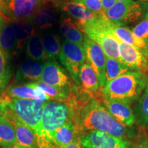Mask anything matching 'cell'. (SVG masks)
<instances>
[{
	"label": "cell",
	"mask_w": 148,
	"mask_h": 148,
	"mask_svg": "<svg viewBox=\"0 0 148 148\" xmlns=\"http://www.w3.org/2000/svg\"><path fill=\"white\" fill-rule=\"evenodd\" d=\"M73 120L78 130L84 132L100 131L126 140L132 135L129 127L118 121L95 99H91L83 106Z\"/></svg>",
	"instance_id": "obj_1"
},
{
	"label": "cell",
	"mask_w": 148,
	"mask_h": 148,
	"mask_svg": "<svg viewBox=\"0 0 148 148\" xmlns=\"http://www.w3.org/2000/svg\"><path fill=\"white\" fill-rule=\"evenodd\" d=\"M146 74L130 71L107 82L101 88L103 99L124 101L130 103L137 99L147 84Z\"/></svg>",
	"instance_id": "obj_2"
},
{
	"label": "cell",
	"mask_w": 148,
	"mask_h": 148,
	"mask_svg": "<svg viewBox=\"0 0 148 148\" xmlns=\"http://www.w3.org/2000/svg\"><path fill=\"white\" fill-rule=\"evenodd\" d=\"M109 22L110 20L103 13L79 28L88 38L100 46L107 58L115 59L119 62L120 42L109 30Z\"/></svg>",
	"instance_id": "obj_3"
},
{
	"label": "cell",
	"mask_w": 148,
	"mask_h": 148,
	"mask_svg": "<svg viewBox=\"0 0 148 148\" xmlns=\"http://www.w3.org/2000/svg\"><path fill=\"white\" fill-rule=\"evenodd\" d=\"M44 103L34 99H11L6 102L0 103V108L5 107L34 131L36 136L42 132L41 119Z\"/></svg>",
	"instance_id": "obj_4"
},
{
	"label": "cell",
	"mask_w": 148,
	"mask_h": 148,
	"mask_svg": "<svg viewBox=\"0 0 148 148\" xmlns=\"http://www.w3.org/2000/svg\"><path fill=\"white\" fill-rule=\"evenodd\" d=\"M105 14L111 22L120 26L138 24L148 18V3L134 0L116 2Z\"/></svg>",
	"instance_id": "obj_5"
},
{
	"label": "cell",
	"mask_w": 148,
	"mask_h": 148,
	"mask_svg": "<svg viewBox=\"0 0 148 148\" xmlns=\"http://www.w3.org/2000/svg\"><path fill=\"white\" fill-rule=\"evenodd\" d=\"M73 109L67 103L56 101L44 103L41 133L50 134L66 121L73 119Z\"/></svg>",
	"instance_id": "obj_6"
},
{
	"label": "cell",
	"mask_w": 148,
	"mask_h": 148,
	"mask_svg": "<svg viewBox=\"0 0 148 148\" xmlns=\"http://www.w3.org/2000/svg\"><path fill=\"white\" fill-rule=\"evenodd\" d=\"M59 58L75 84L79 85V71L86 61L83 46L64 40L61 46Z\"/></svg>",
	"instance_id": "obj_7"
},
{
	"label": "cell",
	"mask_w": 148,
	"mask_h": 148,
	"mask_svg": "<svg viewBox=\"0 0 148 148\" xmlns=\"http://www.w3.org/2000/svg\"><path fill=\"white\" fill-rule=\"evenodd\" d=\"M3 12L12 20L27 21L42 7L40 0H3Z\"/></svg>",
	"instance_id": "obj_8"
},
{
	"label": "cell",
	"mask_w": 148,
	"mask_h": 148,
	"mask_svg": "<svg viewBox=\"0 0 148 148\" xmlns=\"http://www.w3.org/2000/svg\"><path fill=\"white\" fill-rule=\"evenodd\" d=\"M86 63L92 68L99 79V86L103 87L105 83V67L107 57L101 47L90 39L87 36H84L83 43Z\"/></svg>",
	"instance_id": "obj_9"
},
{
	"label": "cell",
	"mask_w": 148,
	"mask_h": 148,
	"mask_svg": "<svg viewBox=\"0 0 148 148\" xmlns=\"http://www.w3.org/2000/svg\"><path fill=\"white\" fill-rule=\"evenodd\" d=\"M85 148H128V141L100 131L84 132L79 138Z\"/></svg>",
	"instance_id": "obj_10"
},
{
	"label": "cell",
	"mask_w": 148,
	"mask_h": 148,
	"mask_svg": "<svg viewBox=\"0 0 148 148\" xmlns=\"http://www.w3.org/2000/svg\"><path fill=\"white\" fill-rule=\"evenodd\" d=\"M119 62L132 71L148 72V60L141 49L125 42L119 43Z\"/></svg>",
	"instance_id": "obj_11"
},
{
	"label": "cell",
	"mask_w": 148,
	"mask_h": 148,
	"mask_svg": "<svg viewBox=\"0 0 148 148\" xmlns=\"http://www.w3.org/2000/svg\"><path fill=\"white\" fill-rule=\"evenodd\" d=\"M0 114L6 117L13 125L16 132V143L25 148H38L36 134L32 130L24 124L5 107L0 108Z\"/></svg>",
	"instance_id": "obj_12"
},
{
	"label": "cell",
	"mask_w": 148,
	"mask_h": 148,
	"mask_svg": "<svg viewBox=\"0 0 148 148\" xmlns=\"http://www.w3.org/2000/svg\"><path fill=\"white\" fill-rule=\"evenodd\" d=\"M11 99H34L43 103L49 100L40 88L31 86L28 84L9 86L0 95V103L6 102Z\"/></svg>",
	"instance_id": "obj_13"
},
{
	"label": "cell",
	"mask_w": 148,
	"mask_h": 148,
	"mask_svg": "<svg viewBox=\"0 0 148 148\" xmlns=\"http://www.w3.org/2000/svg\"><path fill=\"white\" fill-rule=\"evenodd\" d=\"M40 82L56 86L66 88L69 84L68 75L56 61L48 60L43 65Z\"/></svg>",
	"instance_id": "obj_14"
},
{
	"label": "cell",
	"mask_w": 148,
	"mask_h": 148,
	"mask_svg": "<svg viewBox=\"0 0 148 148\" xmlns=\"http://www.w3.org/2000/svg\"><path fill=\"white\" fill-rule=\"evenodd\" d=\"M103 103L111 115L123 125L131 127L134 123L135 116L130 103L124 101L103 99Z\"/></svg>",
	"instance_id": "obj_15"
},
{
	"label": "cell",
	"mask_w": 148,
	"mask_h": 148,
	"mask_svg": "<svg viewBox=\"0 0 148 148\" xmlns=\"http://www.w3.org/2000/svg\"><path fill=\"white\" fill-rule=\"evenodd\" d=\"M62 9L73 18L74 22L78 27L85 23L93 21L98 16L100 15L92 12L82 3L75 0L65 2L62 5Z\"/></svg>",
	"instance_id": "obj_16"
},
{
	"label": "cell",
	"mask_w": 148,
	"mask_h": 148,
	"mask_svg": "<svg viewBox=\"0 0 148 148\" xmlns=\"http://www.w3.org/2000/svg\"><path fill=\"white\" fill-rule=\"evenodd\" d=\"M43 65L41 62L33 60H24L21 62L16 73L17 81L40 82Z\"/></svg>",
	"instance_id": "obj_17"
},
{
	"label": "cell",
	"mask_w": 148,
	"mask_h": 148,
	"mask_svg": "<svg viewBox=\"0 0 148 148\" xmlns=\"http://www.w3.org/2000/svg\"><path fill=\"white\" fill-rule=\"evenodd\" d=\"M78 131L75 122L72 119L66 121L64 124L56 130L49 135L52 136L59 147L63 148L75 140L79 139V137H77Z\"/></svg>",
	"instance_id": "obj_18"
},
{
	"label": "cell",
	"mask_w": 148,
	"mask_h": 148,
	"mask_svg": "<svg viewBox=\"0 0 148 148\" xmlns=\"http://www.w3.org/2000/svg\"><path fill=\"white\" fill-rule=\"evenodd\" d=\"M81 87L84 91L89 94L97 93L99 90V79L92 68L86 62L83 64L79 75Z\"/></svg>",
	"instance_id": "obj_19"
},
{
	"label": "cell",
	"mask_w": 148,
	"mask_h": 148,
	"mask_svg": "<svg viewBox=\"0 0 148 148\" xmlns=\"http://www.w3.org/2000/svg\"><path fill=\"white\" fill-rule=\"evenodd\" d=\"M10 25L16 40V48L21 49L25 42L35 34V29L32 23L23 20H12Z\"/></svg>",
	"instance_id": "obj_20"
},
{
	"label": "cell",
	"mask_w": 148,
	"mask_h": 148,
	"mask_svg": "<svg viewBox=\"0 0 148 148\" xmlns=\"http://www.w3.org/2000/svg\"><path fill=\"white\" fill-rule=\"evenodd\" d=\"M108 28L110 32L119 40V42H125L143 51L147 49V45L145 43L139 41L135 38L132 31L128 27L116 25L110 21L108 24Z\"/></svg>",
	"instance_id": "obj_21"
},
{
	"label": "cell",
	"mask_w": 148,
	"mask_h": 148,
	"mask_svg": "<svg viewBox=\"0 0 148 148\" xmlns=\"http://www.w3.org/2000/svg\"><path fill=\"white\" fill-rule=\"evenodd\" d=\"M60 31L66 40L83 46L84 34L71 18H64L61 21Z\"/></svg>",
	"instance_id": "obj_22"
},
{
	"label": "cell",
	"mask_w": 148,
	"mask_h": 148,
	"mask_svg": "<svg viewBox=\"0 0 148 148\" xmlns=\"http://www.w3.org/2000/svg\"><path fill=\"white\" fill-rule=\"evenodd\" d=\"M0 48L8 58L16 48L15 35L10 23L8 22L3 23L0 29Z\"/></svg>",
	"instance_id": "obj_23"
},
{
	"label": "cell",
	"mask_w": 148,
	"mask_h": 148,
	"mask_svg": "<svg viewBox=\"0 0 148 148\" xmlns=\"http://www.w3.org/2000/svg\"><path fill=\"white\" fill-rule=\"evenodd\" d=\"M31 86H35L41 89L49 99L56 101L67 103L71 92L68 88H62L51 86L42 82H30L28 84Z\"/></svg>",
	"instance_id": "obj_24"
},
{
	"label": "cell",
	"mask_w": 148,
	"mask_h": 148,
	"mask_svg": "<svg viewBox=\"0 0 148 148\" xmlns=\"http://www.w3.org/2000/svg\"><path fill=\"white\" fill-rule=\"evenodd\" d=\"M56 18L55 11L49 8H40L27 21L40 29H47L54 23Z\"/></svg>",
	"instance_id": "obj_25"
},
{
	"label": "cell",
	"mask_w": 148,
	"mask_h": 148,
	"mask_svg": "<svg viewBox=\"0 0 148 148\" xmlns=\"http://www.w3.org/2000/svg\"><path fill=\"white\" fill-rule=\"evenodd\" d=\"M16 143L15 129L12 123L0 114V146L10 147Z\"/></svg>",
	"instance_id": "obj_26"
},
{
	"label": "cell",
	"mask_w": 148,
	"mask_h": 148,
	"mask_svg": "<svg viewBox=\"0 0 148 148\" xmlns=\"http://www.w3.org/2000/svg\"><path fill=\"white\" fill-rule=\"evenodd\" d=\"M26 53L32 60L38 62H42L48 58L40 35H34L27 40Z\"/></svg>",
	"instance_id": "obj_27"
},
{
	"label": "cell",
	"mask_w": 148,
	"mask_h": 148,
	"mask_svg": "<svg viewBox=\"0 0 148 148\" xmlns=\"http://www.w3.org/2000/svg\"><path fill=\"white\" fill-rule=\"evenodd\" d=\"M132 71L115 59L106 58L105 67V83L110 82L127 72ZM106 85V84H105Z\"/></svg>",
	"instance_id": "obj_28"
},
{
	"label": "cell",
	"mask_w": 148,
	"mask_h": 148,
	"mask_svg": "<svg viewBox=\"0 0 148 148\" xmlns=\"http://www.w3.org/2000/svg\"><path fill=\"white\" fill-rule=\"evenodd\" d=\"M135 121L142 126L148 127V92L145 90L138 99L134 110Z\"/></svg>",
	"instance_id": "obj_29"
},
{
	"label": "cell",
	"mask_w": 148,
	"mask_h": 148,
	"mask_svg": "<svg viewBox=\"0 0 148 148\" xmlns=\"http://www.w3.org/2000/svg\"><path fill=\"white\" fill-rule=\"evenodd\" d=\"M44 49L48 58L54 59L60 54V40L58 35L49 34L42 38Z\"/></svg>",
	"instance_id": "obj_30"
},
{
	"label": "cell",
	"mask_w": 148,
	"mask_h": 148,
	"mask_svg": "<svg viewBox=\"0 0 148 148\" xmlns=\"http://www.w3.org/2000/svg\"><path fill=\"white\" fill-rule=\"evenodd\" d=\"M8 58L0 48V95L5 90L11 77Z\"/></svg>",
	"instance_id": "obj_31"
},
{
	"label": "cell",
	"mask_w": 148,
	"mask_h": 148,
	"mask_svg": "<svg viewBox=\"0 0 148 148\" xmlns=\"http://www.w3.org/2000/svg\"><path fill=\"white\" fill-rule=\"evenodd\" d=\"M131 31L136 39L148 47V18L136 24Z\"/></svg>",
	"instance_id": "obj_32"
},
{
	"label": "cell",
	"mask_w": 148,
	"mask_h": 148,
	"mask_svg": "<svg viewBox=\"0 0 148 148\" xmlns=\"http://www.w3.org/2000/svg\"><path fill=\"white\" fill-rule=\"evenodd\" d=\"M36 138L38 148H60L51 135L41 133Z\"/></svg>",
	"instance_id": "obj_33"
},
{
	"label": "cell",
	"mask_w": 148,
	"mask_h": 148,
	"mask_svg": "<svg viewBox=\"0 0 148 148\" xmlns=\"http://www.w3.org/2000/svg\"><path fill=\"white\" fill-rule=\"evenodd\" d=\"M77 1L82 3L86 8L96 14L105 13L102 9L101 0H79Z\"/></svg>",
	"instance_id": "obj_34"
},
{
	"label": "cell",
	"mask_w": 148,
	"mask_h": 148,
	"mask_svg": "<svg viewBox=\"0 0 148 148\" xmlns=\"http://www.w3.org/2000/svg\"><path fill=\"white\" fill-rule=\"evenodd\" d=\"M128 148H148V138L145 134L138 135L132 143L128 142Z\"/></svg>",
	"instance_id": "obj_35"
},
{
	"label": "cell",
	"mask_w": 148,
	"mask_h": 148,
	"mask_svg": "<svg viewBox=\"0 0 148 148\" xmlns=\"http://www.w3.org/2000/svg\"><path fill=\"white\" fill-rule=\"evenodd\" d=\"M116 2V0H101V5H102L103 12H106L111 7H112L115 4Z\"/></svg>",
	"instance_id": "obj_36"
},
{
	"label": "cell",
	"mask_w": 148,
	"mask_h": 148,
	"mask_svg": "<svg viewBox=\"0 0 148 148\" xmlns=\"http://www.w3.org/2000/svg\"><path fill=\"white\" fill-rule=\"evenodd\" d=\"M63 148H84L83 146L82 145V144L80 143L79 142V140L77 139L75 141H73V143L69 144L68 145L65 146V147Z\"/></svg>",
	"instance_id": "obj_37"
},
{
	"label": "cell",
	"mask_w": 148,
	"mask_h": 148,
	"mask_svg": "<svg viewBox=\"0 0 148 148\" xmlns=\"http://www.w3.org/2000/svg\"><path fill=\"white\" fill-rule=\"evenodd\" d=\"M3 0H0V16H2V17L4 18L7 21H9L10 18H8L4 14H3Z\"/></svg>",
	"instance_id": "obj_38"
},
{
	"label": "cell",
	"mask_w": 148,
	"mask_h": 148,
	"mask_svg": "<svg viewBox=\"0 0 148 148\" xmlns=\"http://www.w3.org/2000/svg\"><path fill=\"white\" fill-rule=\"evenodd\" d=\"M42 3H56L60 0H40Z\"/></svg>",
	"instance_id": "obj_39"
},
{
	"label": "cell",
	"mask_w": 148,
	"mask_h": 148,
	"mask_svg": "<svg viewBox=\"0 0 148 148\" xmlns=\"http://www.w3.org/2000/svg\"><path fill=\"white\" fill-rule=\"evenodd\" d=\"M8 148H25V147H22V146H21V145H18V144H17V143H15L14 144V145H12V146H11V147H8Z\"/></svg>",
	"instance_id": "obj_40"
},
{
	"label": "cell",
	"mask_w": 148,
	"mask_h": 148,
	"mask_svg": "<svg viewBox=\"0 0 148 148\" xmlns=\"http://www.w3.org/2000/svg\"><path fill=\"white\" fill-rule=\"evenodd\" d=\"M143 53H144V55L145 56L146 58H148V49H145V50H144L143 51Z\"/></svg>",
	"instance_id": "obj_41"
},
{
	"label": "cell",
	"mask_w": 148,
	"mask_h": 148,
	"mask_svg": "<svg viewBox=\"0 0 148 148\" xmlns=\"http://www.w3.org/2000/svg\"><path fill=\"white\" fill-rule=\"evenodd\" d=\"M3 21H6V22H8V21H7L6 20H5L4 18L2 17V16H0V23H2V22H3Z\"/></svg>",
	"instance_id": "obj_42"
},
{
	"label": "cell",
	"mask_w": 148,
	"mask_h": 148,
	"mask_svg": "<svg viewBox=\"0 0 148 148\" xmlns=\"http://www.w3.org/2000/svg\"><path fill=\"white\" fill-rule=\"evenodd\" d=\"M145 90L148 92V77H147V84H146V86H145Z\"/></svg>",
	"instance_id": "obj_43"
},
{
	"label": "cell",
	"mask_w": 148,
	"mask_h": 148,
	"mask_svg": "<svg viewBox=\"0 0 148 148\" xmlns=\"http://www.w3.org/2000/svg\"><path fill=\"white\" fill-rule=\"evenodd\" d=\"M116 2H123V1H127L129 0H116Z\"/></svg>",
	"instance_id": "obj_44"
},
{
	"label": "cell",
	"mask_w": 148,
	"mask_h": 148,
	"mask_svg": "<svg viewBox=\"0 0 148 148\" xmlns=\"http://www.w3.org/2000/svg\"><path fill=\"white\" fill-rule=\"evenodd\" d=\"M138 1H144V2H147L148 1V0H137Z\"/></svg>",
	"instance_id": "obj_45"
},
{
	"label": "cell",
	"mask_w": 148,
	"mask_h": 148,
	"mask_svg": "<svg viewBox=\"0 0 148 148\" xmlns=\"http://www.w3.org/2000/svg\"><path fill=\"white\" fill-rule=\"evenodd\" d=\"M5 22H6V21H3V22H2V23H0V29H1V25H3V23H5Z\"/></svg>",
	"instance_id": "obj_46"
},
{
	"label": "cell",
	"mask_w": 148,
	"mask_h": 148,
	"mask_svg": "<svg viewBox=\"0 0 148 148\" xmlns=\"http://www.w3.org/2000/svg\"><path fill=\"white\" fill-rule=\"evenodd\" d=\"M0 148H8V147H1V146H0Z\"/></svg>",
	"instance_id": "obj_47"
},
{
	"label": "cell",
	"mask_w": 148,
	"mask_h": 148,
	"mask_svg": "<svg viewBox=\"0 0 148 148\" xmlns=\"http://www.w3.org/2000/svg\"><path fill=\"white\" fill-rule=\"evenodd\" d=\"M75 1H79V0H75Z\"/></svg>",
	"instance_id": "obj_48"
},
{
	"label": "cell",
	"mask_w": 148,
	"mask_h": 148,
	"mask_svg": "<svg viewBox=\"0 0 148 148\" xmlns=\"http://www.w3.org/2000/svg\"><path fill=\"white\" fill-rule=\"evenodd\" d=\"M147 49H148V47H147Z\"/></svg>",
	"instance_id": "obj_49"
}]
</instances>
